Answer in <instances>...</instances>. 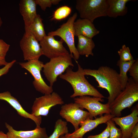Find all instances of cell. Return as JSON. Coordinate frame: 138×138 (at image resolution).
<instances>
[{
    "label": "cell",
    "mask_w": 138,
    "mask_h": 138,
    "mask_svg": "<svg viewBox=\"0 0 138 138\" xmlns=\"http://www.w3.org/2000/svg\"><path fill=\"white\" fill-rule=\"evenodd\" d=\"M78 70L73 71L69 67L66 73L59 76L62 79L68 82L71 85L74 93L70 96L71 98L77 96H90L103 98H105L96 89L90 84L85 78L84 69L78 62Z\"/></svg>",
    "instance_id": "2"
},
{
    "label": "cell",
    "mask_w": 138,
    "mask_h": 138,
    "mask_svg": "<svg viewBox=\"0 0 138 138\" xmlns=\"http://www.w3.org/2000/svg\"><path fill=\"white\" fill-rule=\"evenodd\" d=\"M10 47V45L7 43L3 40L0 39V55L5 57Z\"/></svg>",
    "instance_id": "30"
},
{
    "label": "cell",
    "mask_w": 138,
    "mask_h": 138,
    "mask_svg": "<svg viewBox=\"0 0 138 138\" xmlns=\"http://www.w3.org/2000/svg\"><path fill=\"white\" fill-rule=\"evenodd\" d=\"M6 128L8 131L7 133L8 138H48L45 128L36 126L32 130L29 131H17L6 123H5Z\"/></svg>",
    "instance_id": "16"
},
{
    "label": "cell",
    "mask_w": 138,
    "mask_h": 138,
    "mask_svg": "<svg viewBox=\"0 0 138 138\" xmlns=\"http://www.w3.org/2000/svg\"><path fill=\"white\" fill-rule=\"evenodd\" d=\"M0 100L5 101L8 103L21 116L32 120L35 123L36 126H40L42 122L41 117L35 116L26 111L17 99L13 96L9 91L0 93Z\"/></svg>",
    "instance_id": "15"
},
{
    "label": "cell",
    "mask_w": 138,
    "mask_h": 138,
    "mask_svg": "<svg viewBox=\"0 0 138 138\" xmlns=\"http://www.w3.org/2000/svg\"><path fill=\"white\" fill-rule=\"evenodd\" d=\"M64 41L56 40L54 37L47 36L40 41L43 55L50 59L69 54L64 46Z\"/></svg>",
    "instance_id": "12"
},
{
    "label": "cell",
    "mask_w": 138,
    "mask_h": 138,
    "mask_svg": "<svg viewBox=\"0 0 138 138\" xmlns=\"http://www.w3.org/2000/svg\"><path fill=\"white\" fill-rule=\"evenodd\" d=\"M121 61L127 62L133 60V58L130 52L129 48L125 44L123 45L121 49L118 51Z\"/></svg>",
    "instance_id": "25"
},
{
    "label": "cell",
    "mask_w": 138,
    "mask_h": 138,
    "mask_svg": "<svg viewBox=\"0 0 138 138\" xmlns=\"http://www.w3.org/2000/svg\"><path fill=\"white\" fill-rule=\"evenodd\" d=\"M138 100V83L131 77L126 86L110 105V114L115 117H120L125 109L130 108Z\"/></svg>",
    "instance_id": "3"
},
{
    "label": "cell",
    "mask_w": 138,
    "mask_h": 138,
    "mask_svg": "<svg viewBox=\"0 0 138 138\" xmlns=\"http://www.w3.org/2000/svg\"><path fill=\"white\" fill-rule=\"evenodd\" d=\"M74 26L75 36L81 35L92 39L100 32L93 23L86 19H77L75 21Z\"/></svg>",
    "instance_id": "18"
},
{
    "label": "cell",
    "mask_w": 138,
    "mask_h": 138,
    "mask_svg": "<svg viewBox=\"0 0 138 138\" xmlns=\"http://www.w3.org/2000/svg\"><path fill=\"white\" fill-rule=\"evenodd\" d=\"M25 30L20 42L24 59L28 61L39 60L40 56L43 55L40 43L30 32L27 30Z\"/></svg>",
    "instance_id": "11"
},
{
    "label": "cell",
    "mask_w": 138,
    "mask_h": 138,
    "mask_svg": "<svg viewBox=\"0 0 138 138\" xmlns=\"http://www.w3.org/2000/svg\"><path fill=\"white\" fill-rule=\"evenodd\" d=\"M59 138H67L66 137L65 135H62L60 136Z\"/></svg>",
    "instance_id": "36"
},
{
    "label": "cell",
    "mask_w": 138,
    "mask_h": 138,
    "mask_svg": "<svg viewBox=\"0 0 138 138\" xmlns=\"http://www.w3.org/2000/svg\"><path fill=\"white\" fill-rule=\"evenodd\" d=\"M85 75L94 77L97 82L98 88L105 89L109 95L107 103L110 105L122 91L119 73L107 66H102L97 69H84Z\"/></svg>",
    "instance_id": "1"
},
{
    "label": "cell",
    "mask_w": 138,
    "mask_h": 138,
    "mask_svg": "<svg viewBox=\"0 0 138 138\" xmlns=\"http://www.w3.org/2000/svg\"><path fill=\"white\" fill-rule=\"evenodd\" d=\"M67 122L61 119L56 122L52 134L48 138H59L61 136L68 133Z\"/></svg>",
    "instance_id": "23"
},
{
    "label": "cell",
    "mask_w": 138,
    "mask_h": 138,
    "mask_svg": "<svg viewBox=\"0 0 138 138\" xmlns=\"http://www.w3.org/2000/svg\"><path fill=\"white\" fill-rule=\"evenodd\" d=\"M77 16V13H74L66 22L61 25L55 30L49 32L48 34V36L60 37L67 44L70 52V54L76 63L77 62V60L79 59L80 55L75 47L74 42L75 36L74 25Z\"/></svg>",
    "instance_id": "6"
},
{
    "label": "cell",
    "mask_w": 138,
    "mask_h": 138,
    "mask_svg": "<svg viewBox=\"0 0 138 138\" xmlns=\"http://www.w3.org/2000/svg\"><path fill=\"white\" fill-rule=\"evenodd\" d=\"M128 72L133 80L138 83V59H136L129 68Z\"/></svg>",
    "instance_id": "28"
},
{
    "label": "cell",
    "mask_w": 138,
    "mask_h": 138,
    "mask_svg": "<svg viewBox=\"0 0 138 138\" xmlns=\"http://www.w3.org/2000/svg\"><path fill=\"white\" fill-rule=\"evenodd\" d=\"M61 0H35L37 5H39L42 10L45 11L48 7H50L52 5H56L61 1Z\"/></svg>",
    "instance_id": "27"
},
{
    "label": "cell",
    "mask_w": 138,
    "mask_h": 138,
    "mask_svg": "<svg viewBox=\"0 0 138 138\" xmlns=\"http://www.w3.org/2000/svg\"><path fill=\"white\" fill-rule=\"evenodd\" d=\"M42 20L40 16L38 14L33 22L28 27L25 28V30L29 31L39 42L47 36Z\"/></svg>",
    "instance_id": "21"
},
{
    "label": "cell",
    "mask_w": 138,
    "mask_h": 138,
    "mask_svg": "<svg viewBox=\"0 0 138 138\" xmlns=\"http://www.w3.org/2000/svg\"><path fill=\"white\" fill-rule=\"evenodd\" d=\"M19 64L33 76L34 80L32 83L37 91L44 95L51 94L53 92L52 86L48 85L41 76V71L44 65L43 62L39 60H33L19 62Z\"/></svg>",
    "instance_id": "7"
},
{
    "label": "cell",
    "mask_w": 138,
    "mask_h": 138,
    "mask_svg": "<svg viewBox=\"0 0 138 138\" xmlns=\"http://www.w3.org/2000/svg\"><path fill=\"white\" fill-rule=\"evenodd\" d=\"M71 11V8L67 6L60 7L54 11L51 20H60L64 19L70 14Z\"/></svg>",
    "instance_id": "24"
},
{
    "label": "cell",
    "mask_w": 138,
    "mask_h": 138,
    "mask_svg": "<svg viewBox=\"0 0 138 138\" xmlns=\"http://www.w3.org/2000/svg\"><path fill=\"white\" fill-rule=\"evenodd\" d=\"M115 116L111 114H105L103 116L93 119L89 118L86 120L80 125V128L71 133H67L65 136L67 138H83L84 134L96 128L99 125L106 123Z\"/></svg>",
    "instance_id": "14"
},
{
    "label": "cell",
    "mask_w": 138,
    "mask_h": 138,
    "mask_svg": "<svg viewBox=\"0 0 138 138\" xmlns=\"http://www.w3.org/2000/svg\"><path fill=\"white\" fill-rule=\"evenodd\" d=\"M77 37L78 41L76 48L79 55L86 57L90 55L93 56V50L95 45L92 39L81 35Z\"/></svg>",
    "instance_id": "20"
},
{
    "label": "cell",
    "mask_w": 138,
    "mask_h": 138,
    "mask_svg": "<svg viewBox=\"0 0 138 138\" xmlns=\"http://www.w3.org/2000/svg\"><path fill=\"white\" fill-rule=\"evenodd\" d=\"M107 0H77L75 8L81 19L93 22L96 18L107 16Z\"/></svg>",
    "instance_id": "4"
},
{
    "label": "cell",
    "mask_w": 138,
    "mask_h": 138,
    "mask_svg": "<svg viewBox=\"0 0 138 138\" xmlns=\"http://www.w3.org/2000/svg\"><path fill=\"white\" fill-rule=\"evenodd\" d=\"M0 138H8L6 134H5L3 132L0 131Z\"/></svg>",
    "instance_id": "34"
},
{
    "label": "cell",
    "mask_w": 138,
    "mask_h": 138,
    "mask_svg": "<svg viewBox=\"0 0 138 138\" xmlns=\"http://www.w3.org/2000/svg\"><path fill=\"white\" fill-rule=\"evenodd\" d=\"M130 138H138V123L133 129Z\"/></svg>",
    "instance_id": "32"
},
{
    "label": "cell",
    "mask_w": 138,
    "mask_h": 138,
    "mask_svg": "<svg viewBox=\"0 0 138 138\" xmlns=\"http://www.w3.org/2000/svg\"><path fill=\"white\" fill-rule=\"evenodd\" d=\"M3 22L2 20V19L0 17V28Z\"/></svg>",
    "instance_id": "35"
},
{
    "label": "cell",
    "mask_w": 138,
    "mask_h": 138,
    "mask_svg": "<svg viewBox=\"0 0 138 138\" xmlns=\"http://www.w3.org/2000/svg\"><path fill=\"white\" fill-rule=\"evenodd\" d=\"M131 0H107L108 7L107 16L116 18L118 16L125 15L128 12L126 3Z\"/></svg>",
    "instance_id": "19"
},
{
    "label": "cell",
    "mask_w": 138,
    "mask_h": 138,
    "mask_svg": "<svg viewBox=\"0 0 138 138\" xmlns=\"http://www.w3.org/2000/svg\"><path fill=\"white\" fill-rule=\"evenodd\" d=\"M64 101L57 93L53 92L51 94L36 98L31 108V114L37 116H47L51 108L57 105H62Z\"/></svg>",
    "instance_id": "9"
},
{
    "label": "cell",
    "mask_w": 138,
    "mask_h": 138,
    "mask_svg": "<svg viewBox=\"0 0 138 138\" xmlns=\"http://www.w3.org/2000/svg\"><path fill=\"white\" fill-rule=\"evenodd\" d=\"M135 61V60L133 59L127 62L122 61L119 60L117 61V65L120 69L119 75L122 90L125 88L129 78L127 75V72L131 66Z\"/></svg>",
    "instance_id": "22"
},
{
    "label": "cell",
    "mask_w": 138,
    "mask_h": 138,
    "mask_svg": "<svg viewBox=\"0 0 138 138\" xmlns=\"http://www.w3.org/2000/svg\"><path fill=\"white\" fill-rule=\"evenodd\" d=\"M106 123L109 125L110 135L109 138H122V133L121 130L117 128L114 122L111 119Z\"/></svg>",
    "instance_id": "26"
},
{
    "label": "cell",
    "mask_w": 138,
    "mask_h": 138,
    "mask_svg": "<svg viewBox=\"0 0 138 138\" xmlns=\"http://www.w3.org/2000/svg\"><path fill=\"white\" fill-rule=\"evenodd\" d=\"M102 99L85 96L75 98L74 99L75 102L79 105L82 109L85 108L88 111L89 119H93L98 115L110 114V105L107 103L105 104L101 103L100 101H103Z\"/></svg>",
    "instance_id": "8"
},
{
    "label": "cell",
    "mask_w": 138,
    "mask_h": 138,
    "mask_svg": "<svg viewBox=\"0 0 138 138\" xmlns=\"http://www.w3.org/2000/svg\"><path fill=\"white\" fill-rule=\"evenodd\" d=\"M60 115L68 122L72 123L75 131L78 129L79 125L88 118L89 113L82 109L77 103H71L62 105L60 112Z\"/></svg>",
    "instance_id": "10"
},
{
    "label": "cell",
    "mask_w": 138,
    "mask_h": 138,
    "mask_svg": "<svg viewBox=\"0 0 138 138\" xmlns=\"http://www.w3.org/2000/svg\"><path fill=\"white\" fill-rule=\"evenodd\" d=\"M16 62V60H13L11 62H8V64L5 66L4 67L0 69V77L6 74L9 71L10 69L12 66Z\"/></svg>",
    "instance_id": "31"
},
{
    "label": "cell",
    "mask_w": 138,
    "mask_h": 138,
    "mask_svg": "<svg viewBox=\"0 0 138 138\" xmlns=\"http://www.w3.org/2000/svg\"><path fill=\"white\" fill-rule=\"evenodd\" d=\"M107 126L101 133L95 135L88 136L87 138H109L110 135V128L109 124L106 123Z\"/></svg>",
    "instance_id": "29"
},
{
    "label": "cell",
    "mask_w": 138,
    "mask_h": 138,
    "mask_svg": "<svg viewBox=\"0 0 138 138\" xmlns=\"http://www.w3.org/2000/svg\"><path fill=\"white\" fill-rule=\"evenodd\" d=\"M8 63L6 61L5 57L0 55V66H5L8 64Z\"/></svg>",
    "instance_id": "33"
},
{
    "label": "cell",
    "mask_w": 138,
    "mask_h": 138,
    "mask_svg": "<svg viewBox=\"0 0 138 138\" xmlns=\"http://www.w3.org/2000/svg\"><path fill=\"white\" fill-rule=\"evenodd\" d=\"M20 12L24 21L25 27H28L37 15L34 0H21L19 3Z\"/></svg>",
    "instance_id": "17"
},
{
    "label": "cell",
    "mask_w": 138,
    "mask_h": 138,
    "mask_svg": "<svg viewBox=\"0 0 138 138\" xmlns=\"http://www.w3.org/2000/svg\"><path fill=\"white\" fill-rule=\"evenodd\" d=\"M72 56L69 54L50 59L44 64L43 72L50 86H52L59 76L63 74L70 66H74Z\"/></svg>",
    "instance_id": "5"
},
{
    "label": "cell",
    "mask_w": 138,
    "mask_h": 138,
    "mask_svg": "<svg viewBox=\"0 0 138 138\" xmlns=\"http://www.w3.org/2000/svg\"><path fill=\"white\" fill-rule=\"evenodd\" d=\"M111 119L120 128L122 138H130L133 129L138 123V104L129 115L122 117H114Z\"/></svg>",
    "instance_id": "13"
}]
</instances>
